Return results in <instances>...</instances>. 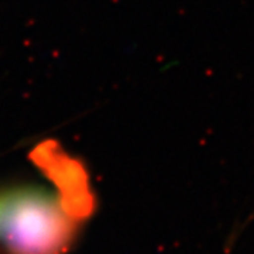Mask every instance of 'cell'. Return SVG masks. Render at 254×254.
I'll return each mask as SVG.
<instances>
[{"label":"cell","mask_w":254,"mask_h":254,"mask_svg":"<svg viewBox=\"0 0 254 254\" xmlns=\"http://www.w3.org/2000/svg\"><path fill=\"white\" fill-rule=\"evenodd\" d=\"M78 235V218L61 195L20 187L0 195L3 254H65Z\"/></svg>","instance_id":"obj_1"}]
</instances>
